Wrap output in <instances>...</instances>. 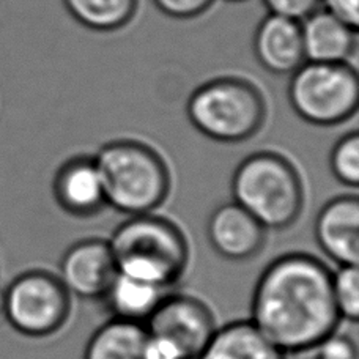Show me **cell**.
<instances>
[{"instance_id": "d6986e66", "label": "cell", "mask_w": 359, "mask_h": 359, "mask_svg": "<svg viewBox=\"0 0 359 359\" xmlns=\"http://www.w3.org/2000/svg\"><path fill=\"white\" fill-rule=\"evenodd\" d=\"M331 287L339 317L356 323L359 318L358 265L339 266L336 273H331Z\"/></svg>"}, {"instance_id": "8fae6325", "label": "cell", "mask_w": 359, "mask_h": 359, "mask_svg": "<svg viewBox=\"0 0 359 359\" xmlns=\"http://www.w3.org/2000/svg\"><path fill=\"white\" fill-rule=\"evenodd\" d=\"M316 240L322 251L339 266L358 265L359 201L341 196L330 201L316 217Z\"/></svg>"}, {"instance_id": "9c48e42d", "label": "cell", "mask_w": 359, "mask_h": 359, "mask_svg": "<svg viewBox=\"0 0 359 359\" xmlns=\"http://www.w3.org/2000/svg\"><path fill=\"white\" fill-rule=\"evenodd\" d=\"M117 274V264L107 240L76 243L60 262L62 285L82 299H102Z\"/></svg>"}, {"instance_id": "cb8c5ba5", "label": "cell", "mask_w": 359, "mask_h": 359, "mask_svg": "<svg viewBox=\"0 0 359 359\" xmlns=\"http://www.w3.org/2000/svg\"><path fill=\"white\" fill-rule=\"evenodd\" d=\"M320 8L331 13L350 27L358 29L359 24V0H322Z\"/></svg>"}, {"instance_id": "3957f363", "label": "cell", "mask_w": 359, "mask_h": 359, "mask_svg": "<svg viewBox=\"0 0 359 359\" xmlns=\"http://www.w3.org/2000/svg\"><path fill=\"white\" fill-rule=\"evenodd\" d=\"M107 243L118 273L164 290L178 280L188 262V245L180 229L151 213L131 216Z\"/></svg>"}, {"instance_id": "5bb4252c", "label": "cell", "mask_w": 359, "mask_h": 359, "mask_svg": "<svg viewBox=\"0 0 359 359\" xmlns=\"http://www.w3.org/2000/svg\"><path fill=\"white\" fill-rule=\"evenodd\" d=\"M306 62L348 63L356 53V32L331 13L318 8L301 21Z\"/></svg>"}, {"instance_id": "7a4b0ae2", "label": "cell", "mask_w": 359, "mask_h": 359, "mask_svg": "<svg viewBox=\"0 0 359 359\" xmlns=\"http://www.w3.org/2000/svg\"><path fill=\"white\" fill-rule=\"evenodd\" d=\"M93 159L104 188L106 205L120 213L149 215L169 194L168 165L149 145L130 139L114 140Z\"/></svg>"}, {"instance_id": "52a82bcc", "label": "cell", "mask_w": 359, "mask_h": 359, "mask_svg": "<svg viewBox=\"0 0 359 359\" xmlns=\"http://www.w3.org/2000/svg\"><path fill=\"white\" fill-rule=\"evenodd\" d=\"M72 309L62 282L46 271L16 276L4 288V316L15 331L27 337H46L65 325Z\"/></svg>"}, {"instance_id": "603a6c76", "label": "cell", "mask_w": 359, "mask_h": 359, "mask_svg": "<svg viewBox=\"0 0 359 359\" xmlns=\"http://www.w3.org/2000/svg\"><path fill=\"white\" fill-rule=\"evenodd\" d=\"M320 2L322 0H264L269 13L297 19V21H303L311 13L318 10Z\"/></svg>"}, {"instance_id": "4fadbf2b", "label": "cell", "mask_w": 359, "mask_h": 359, "mask_svg": "<svg viewBox=\"0 0 359 359\" xmlns=\"http://www.w3.org/2000/svg\"><path fill=\"white\" fill-rule=\"evenodd\" d=\"M53 189L59 207L76 217L95 216L106 207L104 188L93 158L78 156L63 163Z\"/></svg>"}, {"instance_id": "4316f807", "label": "cell", "mask_w": 359, "mask_h": 359, "mask_svg": "<svg viewBox=\"0 0 359 359\" xmlns=\"http://www.w3.org/2000/svg\"><path fill=\"white\" fill-rule=\"evenodd\" d=\"M316 359H317V358H316Z\"/></svg>"}, {"instance_id": "277c9868", "label": "cell", "mask_w": 359, "mask_h": 359, "mask_svg": "<svg viewBox=\"0 0 359 359\" xmlns=\"http://www.w3.org/2000/svg\"><path fill=\"white\" fill-rule=\"evenodd\" d=\"M232 196L254 219L273 230L290 227L304 203L298 170L274 151H257L243 159L233 172Z\"/></svg>"}, {"instance_id": "6da1fadb", "label": "cell", "mask_w": 359, "mask_h": 359, "mask_svg": "<svg viewBox=\"0 0 359 359\" xmlns=\"http://www.w3.org/2000/svg\"><path fill=\"white\" fill-rule=\"evenodd\" d=\"M251 311V322L282 353L316 348L341 322L331 271L303 252L282 255L264 269Z\"/></svg>"}, {"instance_id": "7c38bea8", "label": "cell", "mask_w": 359, "mask_h": 359, "mask_svg": "<svg viewBox=\"0 0 359 359\" xmlns=\"http://www.w3.org/2000/svg\"><path fill=\"white\" fill-rule=\"evenodd\" d=\"M254 54L268 73L297 72L306 62L301 21L269 13L255 30Z\"/></svg>"}, {"instance_id": "5b68a950", "label": "cell", "mask_w": 359, "mask_h": 359, "mask_svg": "<svg viewBox=\"0 0 359 359\" xmlns=\"http://www.w3.org/2000/svg\"><path fill=\"white\" fill-rule=\"evenodd\" d=\"M186 114L203 136L235 144L251 139L260 131L266 118V102L252 82L217 78L192 92Z\"/></svg>"}, {"instance_id": "7402d4cb", "label": "cell", "mask_w": 359, "mask_h": 359, "mask_svg": "<svg viewBox=\"0 0 359 359\" xmlns=\"http://www.w3.org/2000/svg\"><path fill=\"white\" fill-rule=\"evenodd\" d=\"M215 0H153L159 11L174 19H192L207 11Z\"/></svg>"}, {"instance_id": "30bf717a", "label": "cell", "mask_w": 359, "mask_h": 359, "mask_svg": "<svg viewBox=\"0 0 359 359\" xmlns=\"http://www.w3.org/2000/svg\"><path fill=\"white\" fill-rule=\"evenodd\" d=\"M265 227L238 203H222L211 213L207 235L221 257L245 262L257 255L265 245Z\"/></svg>"}, {"instance_id": "484cf974", "label": "cell", "mask_w": 359, "mask_h": 359, "mask_svg": "<svg viewBox=\"0 0 359 359\" xmlns=\"http://www.w3.org/2000/svg\"><path fill=\"white\" fill-rule=\"evenodd\" d=\"M227 2H245V0H227Z\"/></svg>"}, {"instance_id": "ffe728a7", "label": "cell", "mask_w": 359, "mask_h": 359, "mask_svg": "<svg viewBox=\"0 0 359 359\" xmlns=\"http://www.w3.org/2000/svg\"><path fill=\"white\" fill-rule=\"evenodd\" d=\"M330 168L337 182L356 188L359 183V134L356 131L345 134L332 147Z\"/></svg>"}, {"instance_id": "44dd1931", "label": "cell", "mask_w": 359, "mask_h": 359, "mask_svg": "<svg viewBox=\"0 0 359 359\" xmlns=\"http://www.w3.org/2000/svg\"><path fill=\"white\" fill-rule=\"evenodd\" d=\"M317 359H358L356 342L348 334L332 332L317 345Z\"/></svg>"}, {"instance_id": "e0dca14e", "label": "cell", "mask_w": 359, "mask_h": 359, "mask_svg": "<svg viewBox=\"0 0 359 359\" xmlns=\"http://www.w3.org/2000/svg\"><path fill=\"white\" fill-rule=\"evenodd\" d=\"M164 297V288L117 271L102 299L114 318L145 323Z\"/></svg>"}, {"instance_id": "ba28073f", "label": "cell", "mask_w": 359, "mask_h": 359, "mask_svg": "<svg viewBox=\"0 0 359 359\" xmlns=\"http://www.w3.org/2000/svg\"><path fill=\"white\" fill-rule=\"evenodd\" d=\"M144 325L151 337L168 342L184 359H198L216 331L208 307L184 294L164 297Z\"/></svg>"}, {"instance_id": "8992f818", "label": "cell", "mask_w": 359, "mask_h": 359, "mask_svg": "<svg viewBox=\"0 0 359 359\" xmlns=\"http://www.w3.org/2000/svg\"><path fill=\"white\" fill-rule=\"evenodd\" d=\"M288 101L307 123L341 125L358 109V74L348 63L304 62L292 73Z\"/></svg>"}, {"instance_id": "d4e9b609", "label": "cell", "mask_w": 359, "mask_h": 359, "mask_svg": "<svg viewBox=\"0 0 359 359\" xmlns=\"http://www.w3.org/2000/svg\"><path fill=\"white\" fill-rule=\"evenodd\" d=\"M0 316H4V288L0 287Z\"/></svg>"}, {"instance_id": "2e32d148", "label": "cell", "mask_w": 359, "mask_h": 359, "mask_svg": "<svg viewBox=\"0 0 359 359\" xmlns=\"http://www.w3.org/2000/svg\"><path fill=\"white\" fill-rule=\"evenodd\" d=\"M145 325L112 318L95 331L84 359H147Z\"/></svg>"}, {"instance_id": "ac0fdd59", "label": "cell", "mask_w": 359, "mask_h": 359, "mask_svg": "<svg viewBox=\"0 0 359 359\" xmlns=\"http://www.w3.org/2000/svg\"><path fill=\"white\" fill-rule=\"evenodd\" d=\"M67 11L84 27L114 32L133 21L139 0H63Z\"/></svg>"}, {"instance_id": "9a60e30c", "label": "cell", "mask_w": 359, "mask_h": 359, "mask_svg": "<svg viewBox=\"0 0 359 359\" xmlns=\"http://www.w3.org/2000/svg\"><path fill=\"white\" fill-rule=\"evenodd\" d=\"M284 355L252 322H233L213 332L198 359H285Z\"/></svg>"}]
</instances>
